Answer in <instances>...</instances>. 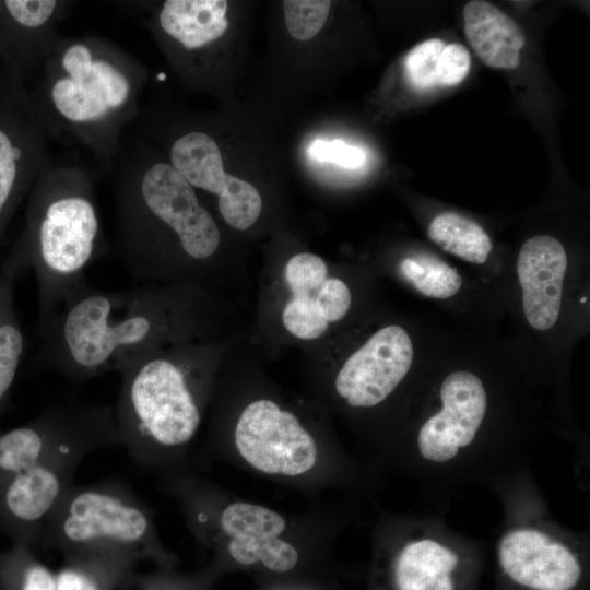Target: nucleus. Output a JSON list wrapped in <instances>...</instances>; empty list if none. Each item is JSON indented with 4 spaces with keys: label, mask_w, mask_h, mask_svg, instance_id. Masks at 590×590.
<instances>
[{
    "label": "nucleus",
    "mask_w": 590,
    "mask_h": 590,
    "mask_svg": "<svg viewBox=\"0 0 590 590\" xmlns=\"http://www.w3.org/2000/svg\"><path fill=\"white\" fill-rule=\"evenodd\" d=\"M42 69L33 98L52 139L83 146L114 170L141 107L145 67L114 42L84 35L61 36Z\"/></svg>",
    "instance_id": "f257e3e1"
},
{
    "label": "nucleus",
    "mask_w": 590,
    "mask_h": 590,
    "mask_svg": "<svg viewBox=\"0 0 590 590\" xmlns=\"http://www.w3.org/2000/svg\"><path fill=\"white\" fill-rule=\"evenodd\" d=\"M105 245L93 175L51 161L33 185L22 238L0 267L15 280L34 273L40 319L86 279Z\"/></svg>",
    "instance_id": "f03ea898"
},
{
    "label": "nucleus",
    "mask_w": 590,
    "mask_h": 590,
    "mask_svg": "<svg viewBox=\"0 0 590 590\" xmlns=\"http://www.w3.org/2000/svg\"><path fill=\"white\" fill-rule=\"evenodd\" d=\"M497 496L503 519L494 559L503 590H583L590 538L552 516L531 470L502 483Z\"/></svg>",
    "instance_id": "7ed1b4c3"
},
{
    "label": "nucleus",
    "mask_w": 590,
    "mask_h": 590,
    "mask_svg": "<svg viewBox=\"0 0 590 590\" xmlns=\"http://www.w3.org/2000/svg\"><path fill=\"white\" fill-rule=\"evenodd\" d=\"M151 350L120 370L114 406L119 444L142 465H160L194 437L201 408L190 369Z\"/></svg>",
    "instance_id": "20e7f679"
},
{
    "label": "nucleus",
    "mask_w": 590,
    "mask_h": 590,
    "mask_svg": "<svg viewBox=\"0 0 590 590\" xmlns=\"http://www.w3.org/2000/svg\"><path fill=\"white\" fill-rule=\"evenodd\" d=\"M47 550L64 555L118 550L162 565L169 554L157 536L149 508L125 484L105 481L71 486L43 524Z\"/></svg>",
    "instance_id": "39448f33"
},
{
    "label": "nucleus",
    "mask_w": 590,
    "mask_h": 590,
    "mask_svg": "<svg viewBox=\"0 0 590 590\" xmlns=\"http://www.w3.org/2000/svg\"><path fill=\"white\" fill-rule=\"evenodd\" d=\"M389 590H475L486 547L440 512L390 517L378 536Z\"/></svg>",
    "instance_id": "423d86ee"
},
{
    "label": "nucleus",
    "mask_w": 590,
    "mask_h": 590,
    "mask_svg": "<svg viewBox=\"0 0 590 590\" xmlns=\"http://www.w3.org/2000/svg\"><path fill=\"white\" fill-rule=\"evenodd\" d=\"M97 442L119 444L114 406L74 401L47 408L31 423L0 435V473L24 471L68 447Z\"/></svg>",
    "instance_id": "0eeeda50"
},
{
    "label": "nucleus",
    "mask_w": 590,
    "mask_h": 590,
    "mask_svg": "<svg viewBox=\"0 0 590 590\" xmlns=\"http://www.w3.org/2000/svg\"><path fill=\"white\" fill-rule=\"evenodd\" d=\"M235 446L249 465L270 475H302L318 459L315 439L298 418L268 399L244 409L235 427Z\"/></svg>",
    "instance_id": "6e6552de"
},
{
    "label": "nucleus",
    "mask_w": 590,
    "mask_h": 590,
    "mask_svg": "<svg viewBox=\"0 0 590 590\" xmlns=\"http://www.w3.org/2000/svg\"><path fill=\"white\" fill-rule=\"evenodd\" d=\"M169 164L193 187L219 197L224 221L236 229L249 228L261 212V197L250 182L224 172L223 156L206 131H180L168 145Z\"/></svg>",
    "instance_id": "1a4fd4ad"
},
{
    "label": "nucleus",
    "mask_w": 590,
    "mask_h": 590,
    "mask_svg": "<svg viewBox=\"0 0 590 590\" xmlns=\"http://www.w3.org/2000/svg\"><path fill=\"white\" fill-rule=\"evenodd\" d=\"M412 363L413 345L406 331L385 327L345 361L335 377V390L351 408L377 406L394 392Z\"/></svg>",
    "instance_id": "9d476101"
},
{
    "label": "nucleus",
    "mask_w": 590,
    "mask_h": 590,
    "mask_svg": "<svg viewBox=\"0 0 590 590\" xmlns=\"http://www.w3.org/2000/svg\"><path fill=\"white\" fill-rule=\"evenodd\" d=\"M102 448L97 442L78 444L5 477L2 504L8 516L30 536L39 539L44 522L72 486L79 465Z\"/></svg>",
    "instance_id": "9b49d317"
},
{
    "label": "nucleus",
    "mask_w": 590,
    "mask_h": 590,
    "mask_svg": "<svg viewBox=\"0 0 590 590\" xmlns=\"http://www.w3.org/2000/svg\"><path fill=\"white\" fill-rule=\"evenodd\" d=\"M48 126L33 96L23 98L10 122H0V238L22 192L51 162Z\"/></svg>",
    "instance_id": "f8f14e48"
},
{
    "label": "nucleus",
    "mask_w": 590,
    "mask_h": 590,
    "mask_svg": "<svg viewBox=\"0 0 590 590\" xmlns=\"http://www.w3.org/2000/svg\"><path fill=\"white\" fill-rule=\"evenodd\" d=\"M217 524L228 555L240 565L261 563L269 570L285 573L298 562L296 547L281 538L285 519L270 508L236 502L222 509Z\"/></svg>",
    "instance_id": "ddd939ff"
},
{
    "label": "nucleus",
    "mask_w": 590,
    "mask_h": 590,
    "mask_svg": "<svg viewBox=\"0 0 590 590\" xmlns=\"http://www.w3.org/2000/svg\"><path fill=\"white\" fill-rule=\"evenodd\" d=\"M566 269L567 255L558 239L538 235L522 245L517 273L524 316L533 329L547 330L556 323Z\"/></svg>",
    "instance_id": "4468645a"
},
{
    "label": "nucleus",
    "mask_w": 590,
    "mask_h": 590,
    "mask_svg": "<svg viewBox=\"0 0 590 590\" xmlns=\"http://www.w3.org/2000/svg\"><path fill=\"white\" fill-rule=\"evenodd\" d=\"M227 8L224 0H166L143 22L169 51L188 52L225 34Z\"/></svg>",
    "instance_id": "2eb2a0df"
},
{
    "label": "nucleus",
    "mask_w": 590,
    "mask_h": 590,
    "mask_svg": "<svg viewBox=\"0 0 590 590\" xmlns=\"http://www.w3.org/2000/svg\"><path fill=\"white\" fill-rule=\"evenodd\" d=\"M464 34L489 68L511 70L520 63L526 35L520 25L491 2L469 1L463 9Z\"/></svg>",
    "instance_id": "dca6fc26"
},
{
    "label": "nucleus",
    "mask_w": 590,
    "mask_h": 590,
    "mask_svg": "<svg viewBox=\"0 0 590 590\" xmlns=\"http://www.w3.org/2000/svg\"><path fill=\"white\" fill-rule=\"evenodd\" d=\"M73 2L64 0H4L2 13L10 20L24 43V58L43 66L62 35L59 24Z\"/></svg>",
    "instance_id": "f3484780"
},
{
    "label": "nucleus",
    "mask_w": 590,
    "mask_h": 590,
    "mask_svg": "<svg viewBox=\"0 0 590 590\" xmlns=\"http://www.w3.org/2000/svg\"><path fill=\"white\" fill-rule=\"evenodd\" d=\"M142 558L118 550H95L63 556L56 590H119Z\"/></svg>",
    "instance_id": "a211bd4d"
},
{
    "label": "nucleus",
    "mask_w": 590,
    "mask_h": 590,
    "mask_svg": "<svg viewBox=\"0 0 590 590\" xmlns=\"http://www.w3.org/2000/svg\"><path fill=\"white\" fill-rule=\"evenodd\" d=\"M428 237L445 251L468 262L482 264L492 251V240L475 221L455 212L436 215Z\"/></svg>",
    "instance_id": "6ab92c4d"
},
{
    "label": "nucleus",
    "mask_w": 590,
    "mask_h": 590,
    "mask_svg": "<svg viewBox=\"0 0 590 590\" xmlns=\"http://www.w3.org/2000/svg\"><path fill=\"white\" fill-rule=\"evenodd\" d=\"M15 278L0 267V408L21 365L25 337L14 305Z\"/></svg>",
    "instance_id": "aec40b11"
},
{
    "label": "nucleus",
    "mask_w": 590,
    "mask_h": 590,
    "mask_svg": "<svg viewBox=\"0 0 590 590\" xmlns=\"http://www.w3.org/2000/svg\"><path fill=\"white\" fill-rule=\"evenodd\" d=\"M400 272L421 294L432 298H449L457 294L462 279L457 270L430 253L404 258Z\"/></svg>",
    "instance_id": "412c9836"
},
{
    "label": "nucleus",
    "mask_w": 590,
    "mask_h": 590,
    "mask_svg": "<svg viewBox=\"0 0 590 590\" xmlns=\"http://www.w3.org/2000/svg\"><path fill=\"white\" fill-rule=\"evenodd\" d=\"M446 44L439 38L424 40L412 48L404 62L405 76L416 91L437 86V64Z\"/></svg>",
    "instance_id": "4be33fe9"
},
{
    "label": "nucleus",
    "mask_w": 590,
    "mask_h": 590,
    "mask_svg": "<svg viewBox=\"0 0 590 590\" xmlns=\"http://www.w3.org/2000/svg\"><path fill=\"white\" fill-rule=\"evenodd\" d=\"M283 7L288 33L298 40H308L323 27L331 2L287 0L283 2Z\"/></svg>",
    "instance_id": "5701e85b"
},
{
    "label": "nucleus",
    "mask_w": 590,
    "mask_h": 590,
    "mask_svg": "<svg viewBox=\"0 0 590 590\" xmlns=\"http://www.w3.org/2000/svg\"><path fill=\"white\" fill-rule=\"evenodd\" d=\"M283 324L294 337L303 340L319 338L329 322L312 296H293L283 311Z\"/></svg>",
    "instance_id": "b1692460"
},
{
    "label": "nucleus",
    "mask_w": 590,
    "mask_h": 590,
    "mask_svg": "<svg viewBox=\"0 0 590 590\" xmlns=\"http://www.w3.org/2000/svg\"><path fill=\"white\" fill-rule=\"evenodd\" d=\"M322 258L302 252L293 256L285 267V281L293 296H312L327 279Z\"/></svg>",
    "instance_id": "393cba45"
},
{
    "label": "nucleus",
    "mask_w": 590,
    "mask_h": 590,
    "mask_svg": "<svg viewBox=\"0 0 590 590\" xmlns=\"http://www.w3.org/2000/svg\"><path fill=\"white\" fill-rule=\"evenodd\" d=\"M10 579L14 590H56V573L27 552L20 551L11 559Z\"/></svg>",
    "instance_id": "a878e982"
},
{
    "label": "nucleus",
    "mask_w": 590,
    "mask_h": 590,
    "mask_svg": "<svg viewBox=\"0 0 590 590\" xmlns=\"http://www.w3.org/2000/svg\"><path fill=\"white\" fill-rule=\"evenodd\" d=\"M471 55L459 43L444 47L437 64V86L451 87L461 83L469 73Z\"/></svg>",
    "instance_id": "bb28decb"
},
{
    "label": "nucleus",
    "mask_w": 590,
    "mask_h": 590,
    "mask_svg": "<svg viewBox=\"0 0 590 590\" xmlns=\"http://www.w3.org/2000/svg\"><path fill=\"white\" fill-rule=\"evenodd\" d=\"M314 298L328 322L343 318L351 305V292L347 285L337 278L326 279Z\"/></svg>",
    "instance_id": "cd10ccee"
},
{
    "label": "nucleus",
    "mask_w": 590,
    "mask_h": 590,
    "mask_svg": "<svg viewBox=\"0 0 590 590\" xmlns=\"http://www.w3.org/2000/svg\"><path fill=\"white\" fill-rule=\"evenodd\" d=\"M308 155L315 161L332 162L351 168L358 167L365 161L363 150L347 145L342 140H316L310 144Z\"/></svg>",
    "instance_id": "c85d7f7f"
},
{
    "label": "nucleus",
    "mask_w": 590,
    "mask_h": 590,
    "mask_svg": "<svg viewBox=\"0 0 590 590\" xmlns=\"http://www.w3.org/2000/svg\"><path fill=\"white\" fill-rule=\"evenodd\" d=\"M119 590H192L182 582L169 580L161 575H138L133 573Z\"/></svg>",
    "instance_id": "c756f323"
}]
</instances>
